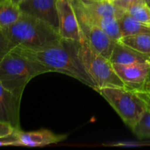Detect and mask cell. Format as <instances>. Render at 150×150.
<instances>
[{"label":"cell","instance_id":"1","mask_svg":"<svg viewBox=\"0 0 150 150\" xmlns=\"http://www.w3.org/2000/svg\"><path fill=\"white\" fill-rule=\"evenodd\" d=\"M20 48V47H19ZM21 48L28 56L42 64L50 72L67 75L95 89V82L85 70L80 55V42L62 39L57 45L39 51Z\"/></svg>","mask_w":150,"mask_h":150},{"label":"cell","instance_id":"2","mask_svg":"<svg viewBox=\"0 0 150 150\" xmlns=\"http://www.w3.org/2000/svg\"><path fill=\"white\" fill-rule=\"evenodd\" d=\"M4 29L13 48L39 51L57 45L62 39L58 31L46 22L23 13L17 21Z\"/></svg>","mask_w":150,"mask_h":150},{"label":"cell","instance_id":"3","mask_svg":"<svg viewBox=\"0 0 150 150\" xmlns=\"http://www.w3.org/2000/svg\"><path fill=\"white\" fill-rule=\"evenodd\" d=\"M49 70L31 58L19 47L12 48L0 60V81L18 98H22L27 83L33 78Z\"/></svg>","mask_w":150,"mask_h":150},{"label":"cell","instance_id":"4","mask_svg":"<svg viewBox=\"0 0 150 150\" xmlns=\"http://www.w3.org/2000/svg\"><path fill=\"white\" fill-rule=\"evenodd\" d=\"M94 90L110 104L131 130L147 108L146 103L137 92L125 86H107L96 88Z\"/></svg>","mask_w":150,"mask_h":150},{"label":"cell","instance_id":"5","mask_svg":"<svg viewBox=\"0 0 150 150\" xmlns=\"http://www.w3.org/2000/svg\"><path fill=\"white\" fill-rule=\"evenodd\" d=\"M80 55L85 70L96 85V88L125 86L108 59L100 54L82 34Z\"/></svg>","mask_w":150,"mask_h":150},{"label":"cell","instance_id":"6","mask_svg":"<svg viewBox=\"0 0 150 150\" xmlns=\"http://www.w3.org/2000/svg\"><path fill=\"white\" fill-rule=\"evenodd\" d=\"M82 34L100 54L109 59L116 42L94 21L80 0H71Z\"/></svg>","mask_w":150,"mask_h":150},{"label":"cell","instance_id":"7","mask_svg":"<svg viewBox=\"0 0 150 150\" xmlns=\"http://www.w3.org/2000/svg\"><path fill=\"white\" fill-rule=\"evenodd\" d=\"M113 67L125 87L136 92L149 90L150 62L130 64H113Z\"/></svg>","mask_w":150,"mask_h":150},{"label":"cell","instance_id":"8","mask_svg":"<svg viewBox=\"0 0 150 150\" xmlns=\"http://www.w3.org/2000/svg\"><path fill=\"white\" fill-rule=\"evenodd\" d=\"M57 9L60 36L62 39L80 42L82 32L71 0H57Z\"/></svg>","mask_w":150,"mask_h":150},{"label":"cell","instance_id":"9","mask_svg":"<svg viewBox=\"0 0 150 150\" xmlns=\"http://www.w3.org/2000/svg\"><path fill=\"white\" fill-rule=\"evenodd\" d=\"M18 7L22 13L46 22L59 32L57 0H26Z\"/></svg>","mask_w":150,"mask_h":150},{"label":"cell","instance_id":"10","mask_svg":"<svg viewBox=\"0 0 150 150\" xmlns=\"http://www.w3.org/2000/svg\"><path fill=\"white\" fill-rule=\"evenodd\" d=\"M21 98L6 89L0 81V122L20 129V106Z\"/></svg>","mask_w":150,"mask_h":150},{"label":"cell","instance_id":"11","mask_svg":"<svg viewBox=\"0 0 150 150\" xmlns=\"http://www.w3.org/2000/svg\"><path fill=\"white\" fill-rule=\"evenodd\" d=\"M16 135L22 146L40 147L57 144L65 140L67 135L55 134L52 131L45 129L35 131L24 132L21 129H16Z\"/></svg>","mask_w":150,"mask_h":150},{"label":"cell","instance_id":"12","mask_svg":"<svg viewBox=\"0 0 150 150\" xmlns=\"http://www.w3.org/2000/svg\"><path fill=\"white\" fill-rule=\"evenodd\" d=\"M109 60L112 64H130L150 62L149 57L135 51L133 48L120 42H116L110 56Z\"/></svg>","mask_w":150,"mask_h":150},{"label":"cell","instance_id":"13","mask_svg":"<svg viewBox=\"0 0 150 150\" xmlns=\"http://www.w3.org/2000/svg\"><path fill=\"white\" fill-rule=\"evenodd\" d=\"M83 7L92 14L120 18L126 11L114 5L111 0H80Z\"/></svg>","mask_w":150,"mask_h":150},{"label":"cell","instance_id":"14","mask_svg":"<svg viewBox=\"0 0 150 150\" xmlns=\"http://www.w3.org/2000/svg\"><path fill=\"white\" fill-rule=\"evenodd\" d=\"M120 30L123 36L150 33V26L142 23L126 11L119 18Z\"/></svg>","mask_w":150,"mask_h":150},{"label":"cell","instance_id":"15","mask_svg":"<svg viewBox=\"0 0 150 150\" xmlns=\"http://www.w3.org/2000/svg\"><path fill=\"white\" fill-rule=\"evenodd\" d=\"M83 5V4H82ZM85 8V7H84ZM86 9V8H85ZM87 13L92 18V20L106 33L108 37L115 42H118L122 38L121 30H120L119 19L115 17H107V16H100L92 14L86 9Z\"/></svg>","mask_w":150,"mask_h":150},{"label":"cell","instance_id":"16","mask_svg":"<svg viewBox=\"0 0 150 150\" xmlns=\"http://www.w3.org/2000/svg\"><path fill=\"white\" fill-rule=\"evenodd\" d=\"M119 42L150 59V33H141L123 36Z\"/></svg>","mask_w":150,"mask_h":150},{"label":"cell","instance_id":"17","mask_svg":"<svg viewBox=\"0 0 150 150\" xmlns=\"http://www.w3.org/2000/svg\"><path fill=\"white\" fill-rule=\"evenodd\" d=\"M22 13L18 5L9 1L0 3V27L7 28L17 21Z\"/></svg>","mask_w":150,"mask_h":150},{"label":"cell","instance_id":"18","mask_svg":"<svg viewBox=\"0 0 150 150\" xmlns=\"http://www.w3.org/2000/svg\"><path fill=\"white\" fill-rule=\"evenodd\" d=\"M127 12L141 22L150 26V7L146 2L143 1L134 4Z\"/></svg>","mask_w":150,"mask_h":150},{"label":"cell","instance_id":"19","mask_svg":"<svg viewBox=\"0 0 150 150\" xmlns=\"http://www.w3.org/2000/svg\"><path fill=\"white\" fill-rule=\"evenodd\" d=\"M132 131L140 139L150 138V108H146L141 120Z\"/></svg>","mask_w":150,"mask_h":150},{"label":"cell","instance_id":"20","mask_svg":"<svg viewBox=\"0 0 150 150\" xmlns=\"http://www.w3.org/2000/svg\"><path fill=\"white\" fill-rule=\"evenodd\" d=\"M10 40L7 37L5 29L0 27V60L12 49Z\"/></svg>","mask_w":150,"mask_h":150},{"label":"cell","instance_id":"21","mask_svg":"<svg viewBox=\"0 0 150 150\" xmlns=\"http://www.w3.org/2000/svg\"><path fill=\"white\" fill-rule=\"evenodd\" d=\"M16 130H14V132L12 134L6 136H1L0 137V146H21L20 143V141H19L17 135H16Z\"/></svg>","mask_w":150,"mask_h":150},{"label":"cell","instance_id":"22","mask_svg":"<svg viewBox=\"0 0 150 150\" xmlns=\"http://www.w3.org/2000/svg\"><path fill=\"white\" fill-rule=\"evenodd\" d=\"M111 1L117 7L125 11H127L133 5L138 3L143 2L144 1V0H111Z\"/></svg>","mask_w":150,"mask_h":150},{"label":"cell","instance_id":"23","mask_svg":"<svg viewBox=\"0 0 150 150\" xmlns=\"http://www.w3.org/2000/svg\"><path fill=\"white\" fill-rule=\"evenodd\" d=\"M16 130L13 128L10 125L7 123L0 122V137L1 136H6L8 135L12 134Z\"/></svg>","mask_w":150,"mask_h":150},{"label":"cell","instance_id":"24","mask_svg":"<svg viewBox=\"0 0 150 150\" xmlns=\"http://www.w3.org/2000/svg\"><path fill=\"white\" fill-rule=\"evenodd\" d=\"M142 144L137 142H121L115 144H111V146H121V147H136V146H142Z\"/></svg>","mask_w":150,"mask_h":150},{"label":"cell","instance_id":"25","mask_svg":"<svg viewBox=\"0 0 150 150\" xmlns=\"http://www.w3.org/2000/svg\"><path fill=\"white\" fill-rule=\"evenodd\" d=\"M137 93L140 95L141 98L146 103V105H147V108H150V89L145 91V92H137Z\"/></svg>","mask_w":150,"mask_h":150},{"label":"cell","instance_id":"26","mask_svg":"<svg viewBox=\"0 0 150 150\" xmlns=\"http://www.w3.org/2000/svg\"><path fill=\"white\" fill-rule=\"evenodd\" d=\"M7 1H10V2H12L13 4H16V5L18 6L19 4H21V3H22L23 1H26V0H7Z\"/></svg>","mask_w":150,"mask_h":150},{"label":"cell","instance_id":"27","mask_svg":"<svg viewBox=\"0 0 150 150\" xmlns=\"http://www.w3.org/2000/svg\"><path fill=\"white\" fill-rule=\"evenodd\" d=\"M144 1L147 4H149V3H150V0H144Z\"/></svg>","mask_w":150,"mask_h":150},{"label":"cell","instance_id":"28","mask_svg":"<svg viewBox=\"0 0 150 150\" xmlns=\"http://www.w3.org/2000/svg\"><path fill=\"white\" fill-rule=\"evenodd\" d=\"M7 1V0H0V3L3 2V1Z\"/></svg>","mask_w":150,"mask_h":150},{"label":"cell","instance_id":"29","mask_svg":"<svg viewBox=\"0 0 150 150\" xmlns=\"http://www.w3.org/2000/svg\"><path fill=\"white\" fill-rule=\"evenodd\" d=\"M149 89H150V81H149Z\"/></svg>","mask_w":150,"mask_h":150},{"label":"cell","instance_id":"30","mask_svg":"<svg viewBox=\"0 0 150 150\" xmlns=\"http://www.w3.org/2000/svg\"><path fill=\"white\" fill-rule=\"evenodd\" d=\"M148 5H149V7H150V3H149V4H148Z\"/></svg>","mask_w":150,"mask_h":150},{"label":"cell","instance_id":"31","mask_svg":"<svg viewBox=\"0 0 150 150\" xmlns=\"http://www.w3.org/2000/svg\"></svg>","mask_w":150,"mask_h":150}]
</instances>
